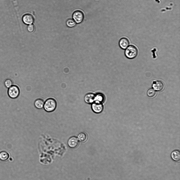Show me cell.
Masks as SVG:
<instances>
[{
  "label": "cell",
  "instance_id": "obj_16",
  "mask_svg": "<svg viewBox=\"0 0 180 180\" xmlns=\"http://www.w3.org/2000/svg\"><path fill=\"white\" fill-rule=\"evenodd\" d=\"M76 23L74 20L71 19L68 20L66 22V24L69 27H71L75 26Z\"/></svg>",
  "mask_w": 180,
  "mask_h": 180
},
{
  "label": "cell",
  "instance_id": "obj_4",
  "mask_svg": "<svg viewBox=\"0 0 180 180\" xmlns=\"http://www.w3.org/2000/svg\"><path fill=\"white\" fill-rule=\"evenodd\" d=\"M73 20L76 23H81L84 18L83 13L81 11H76L73 13L72 15Z\"/></svg>",
  "mask_w": 180,
  "mask_h": 180
},
{
  "label": "cell",
  "instance_id": "obj_3",
  "mask_svg": "<svg viewBox=\"0 0 180 180\" xmlns=\"http://www.w3.org/2000/svg\"><path fill=\"white\" fill-rule=\"evenodd\" d=\"M8 95L10 97L13 99L18 98L20 94L19 88L17 86L12 85L8 90Z\"/></svg>",
  "mask_w": 180,
  "mask_h": 180
},
{
  "label": "cell",
  "instance_id": "obj_1",
  "mask_svg": "<svg viewBox=\"0 0 180 180\" xmlns=\"http://www.w3.org/2000/svg\"><path fill=\"white\" fill-rule=\"evenodd\" d=\"M138 53V50L136 47L133 45H130L125 49L124 54L127 58L132 59L137 56Z\"/></svg>",
  "mask_w": 180,
  "mask_h": 180
},
{
  "label": "cell",
  "instance_id": "obj_12",
  "mask_svg": "<svg viewBox=\"0 0 180 180\" xmlns=\"http://www.w3.org/2000/svg\"><path fill=\"white\" fill-rule=\"evenodd\" d=\"M44 102L42 99L39 98L36 100L34 102L35 107L38 109H41L43 108Z\"/></svg>",
  "mask_w": 180,
  "mask_h": 180
},
{
  "label": "cell",
  "instance_id": "obj_14",
  "mask_svg": "<svg viewBox=\"0 0 180 180\" xmlns=\"http://www.w3.org/2000/svg\"><path fill=\"white\" fill-rule=\"evenodd\" d=\"M105 97L104 95L100 93L95 95V102L102 103L105 100Z\"/></svg>",
  "mask_w": 180,
  "mask_h": 180
},
{
  "label": "cell",
  "instance_id": "obj_8",
  "mask_svg": "<svg viewBox=\"0 0 180 180\" xmlns=\"http://www.w3.org/2000/svg\"><path fill=\"white\" fill-rule=\"evenodd\" d=\"M79 141L77 138L75 136L70 137L68 141V144L71 148H74L76 147L78 145Z\"/></svg>",
  "mask_w": 180,
  "mask_h": 180
},
{
  "label": "cell",
  "instance_id": "obj_13",
  "mask_svg": "<svg viewBox=\"0 0 180 180\" xmlns=\"http://www.w3.org/2000/svg\"><path fill=\"white\" fill-rule=\"evenodd\" d=\"M8 153L5 151H2L0 152V160L4 161L7 160L9 158Z\"/></svg>",
  "mask_w": 180,
  "mask_h": 180
},
{
  "label": "cell",
  "instance_id": "obj_6",
  "mask_svg": "<svg viewBox=\"0 0 180 180\" xmlns=\"http://www.w3.org/2000/svg\"><path fill=\"white\" fill-rule=\"evenodd\" d=\"M22 20L27 25H30L33 23L34 19L32 15L27 13L23 16Z\"/></svg>",
  "mask_w": 180,
  "mask_h": 180
},
{
  "label": "cell",
  "instance_id": "obj_7",
  "mask_svg": "<svg viewBox=\"0 0 180 180\" xmlns=\"http://www.w3.org/2000/svg\"><path fill=\"white\" fill-rule=\"evenodd\" d=\"M152 86L153 88L155 91H160L163 89L164 85L162 81L157 80L153 82Z\"/></svg>",
  "mask_w": 180,
  "mask_h": 180
},
{
  "label": "cell",
  "instance_id": "obj_9",
  "mask_svg": "<svg viewBox=\"0 0 180 180\" xmlns=\"http://www.w3.org/2000/svg\"><path fill=\"white\" fill-rule=\"evenodd\" d=\"M95 95L92 93H89L85 95L84 100L86 103L90 104L93 103L95 101Z\"/></svg>",
  "mask_w": 180,
  "mask_h": 180
},
{
  "label": "cell",
  "instance_id": "obj_15",
  "mask_svg": "<svg viewBox=\"0 0 180 180\" xmlns=\"http://www.w3.org/2000/svg\"><path fill=\"white\" fill-rule=\"evenodd\" d=\"M77 138L80 141L84 142L86 140L87 137L85 133L84 132H81L78 135Z\"/></svg>",
  "mask_w": 180,
  "mask_h": 180
},
{
  "label": "cell",
  "instance_id": "obj_2",
  "mask_svg": "<svg viewBox=\"0 0 180 180\" xmlns=\"http://www.w3.org/2000/svg\"><path fill=\"white\" fill-rule=\"evenodd\" d=\"M57 107V103L53 98H50L46 100L43 106L45 110L48 112L53 111Z\"/></svg>",
  "mask_w": 180,
  "mask_h": 180
},
{
  "label": "cell",
  "instance_id": "obj_17",
  "mask_svg": "<svg viewBox=\"0 0 180 180\" xmlns=\"http://www.w3.org/2000/svg\"><path fill=\"white\" fill-rule=\"evenodd\" d=\"M156 94L155 91L153 88L149 89L147 92V94L148 96L150 97H154Z\"/></svg>",
  "mask_w": 180,
  "mask_h": 180
},
{
  "label": "cell",
  "instance_id": "obj_18",
  "mask_svg": "<svg viewBox=\"0 0 180 180\" xmlns=\"http://www.w3.org/2000/svg\"><path fill=\"white\" fill-rule=\"evenodd\" d=\"M4 84L6 87L8 88L12 85V82L10 79H7L4 80Z\"/></svg>",
  "mask_w": 180,
  "mask_h": 180
},
{
  "label": "cell",
  "instance_id": "obj_5",
  "mask_svg": "<svg viewBox=\"0 0 180 180\" xmlns=\"http://www.w3.org/2000/svg\"><path fill=\"white\" fill-rule=\"evenodd\" d=\"M91 108L94 112L99 113H101L103 111V106L102 103L95 102L92 104Z\"/></svg>",
  "mask_w": 180,
  "mask_h": 180
},
{
  "label": "cell",
  "instance_id": "obj_19",
  "mask_svg": "<svg viewBox=\"0 0 180 180\" xmlns=\"http://www.w3.org/2000/svg\"><path fill=\"white\" fill-rule=\"evenodd\" d=\"M27 29L28 31L30 32H32L34 31L35 27L34 25L31 24L29 25L28 26Z\"/></svg>",
  "mask_w": 180,
  "mask_h": 180
},
{
  "label": "cell",
  "instance_id": "obj_11",
  "mask_svg": "<svg viewBox=\"0 0 180 180\" xmlns=\"http://www.w3.org/2000/svg\"><path fill=\"white\" fill-rule=\"evenodd\" d=\"M171 157L174 161L178 162L180 160V152L178 150L173 151L171 154Z\"/></svg>",
  "mask_w": 180,
  "mask_h": 180
},
{
  "label": "cell",
  "instance_id": "obj_10",
  "mask_svg": "<svg viewBox=\"0 0 180 180\" xmlns=\"http://www.w3.org/2000/svg\"><path fill=\"white\" fill-rule=\"evenodd\" d=\"M129 40L125 37L121 39L119 41V44L120 47L123 49H125L129 46Z\"/></svg>",
  "mask_w": 180,
  "mask_h": 180
}]
</instances>
